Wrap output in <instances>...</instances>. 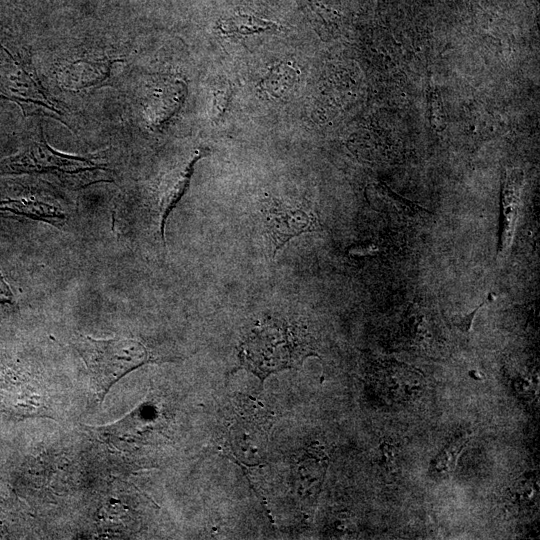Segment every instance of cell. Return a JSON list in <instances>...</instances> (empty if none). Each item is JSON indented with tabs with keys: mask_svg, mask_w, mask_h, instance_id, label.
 I'll list each match as a JSON object with an SVG mask.
<instances>
[{
	"mask_svg": "<svg viewBox=\"0 0 540 540\" xmlns=\"http://www.w3.org/2000/svg\"><path fill=\"white\" fill-rule=\"evenodd\" d=\"M115 60H78L64 66L59 72V82L70 91H81L101 86L111 73Z\"/></svg>",
	"mask_w": 540,
	"mask_h": 540,
	"instance_id": "8",
	"label": "cell"
},
{
	"mask_svg": "<svg viewBox=\"0 0 540 540\" xmlns=\"http://www.w3.org/2000/svg\"><path fill=\"white\" fill-rule=\"evenodd\" d=\"M218 29L224 36H247L278 29V25L249 14H234L220 21Z\"/></svg>",
	"mask_w": 540,
	"mask_h": 540,
	"instance_id": "11",
	"label": "cell"
},
{
	"mask_svg": "<svg viewBox=\"0 0 540 540\" xmlns=\"http://www.w3.org/2000/svg\"><path fill=\"white\" fill-rule=\"evenodd\" d=\"M8 56L0 72V99L15 102L24 114L43 113L60 120L62 112L54 106L42 86L30 59L2 47Z\"/></svg>",
	"mask_w": 540,
	"mask_h": 540,
	"instance_id": "4",
	"label": "cell"
},
{
	"mask_svg": "<svg viewBox=\"0 0 540 540\" xmlns=\"http://www.w3.org/2000/svg\"><path fill=\"white\" fill-rule=\"evenodd\" d=\"M369 201L375 210L400 220L415 219L428 212L420 205L398 195L381 182L370 186Z\"/></svg>",
	"mask_w": 540,
	"mask_h": 540,
	"instance_id": "9",
	"label": "cell"
},
{
	"mask_svg": "<svg viewBox=\"0 0 540 540\" xmlns=\"http://www.w3.org/2000/svg\"><path fill=\"white\" fill-rule=\"evenodd\" d=\"M467 441L468 438L461 437L449 443L431 462L432 470L440 475L452 472Z\"/></svg>",
	"mask_w": 540,
	"mask_h": 540,
	"instance_id": "13",
	"label": "cell"
},
{
	"mask_svg": "<svg viewBox=\"0 0 540 540\" xmlns=\"http://www.w3.org/2000/svg\"><path fill=\"white\" fill-rule=\"evenodd\" d=\"M74 345L100 400L120 378L151 360L146 346L134 338L95 339L80 335Z\"/></svg>",
	"mask_w": 540,
	"mask_h": 540,
	"instance_id": "3",
	"label": "cell"
},
{
	"mask_svg": "<svg viewBox=\"0 0 540 540\" xmlns=\"http://www.w3.org/2000/svg\"><path fill=\"white\" fill-rule=\"evenodd\" d=\"M186 89L183 83H176L173 87L168 88L156 95V99L150 105L151 120L155 125H161L168 121L179 109Z\"/></svg>",
	"mask_w": 540,
	"mask_h": 540,
	"instance_id": "12",
	"label": "cell"
},
{
	"mask_svg": "<svg viewBox=\"0 0 540 540\" xmlns=\"http://www.w3.org/2000/svg\"><path fill=\"white\" fill-rule=\"evenodd\" d=\"M309 350L303 329L280 320L256 325L240 346L245 367L262 379L268 374L293 366Z\"/></svg>",
	"mask_w": 540,
	"mask_h": 540,
	"instance_id": "2",
	"label": "cell"
},
{
	"mask_svg": "<svg viewBox=\"0 0 540 540\" xmlns=\"http://www.w3.org/2000/svg\"><path fill=\"white\" fill-rule=\"evenodd\" d=\"M492 293H489L487 297L478 305L473 311L454 319V325L463 333H468L472 327V323L477 311L483 307V305L491 300Z\"/></svg>",
	"mask_w": 540,
	"mask_h": 540,
	"instance_id": "15",
	"label": "cell"
},
{
	"mask_svg": "<svg viewBox=\"0 0 540 540\" xmlns=\"http://www.w3.org/2000/svg\"><path fill=\"white\" fill-rule=\"evenodd\" d=\"M516 390L520 393L527 394L532 388V383L528 379L520 378L515 383Z\"/></svg>",
	"mask_w": 540,
	"mask_h": 540,
	"instance_id": "17",
	"label": "cell"
},
{
	"mask_svg": "<svg viewBox=\"0 0 540 540\" xmlns=\"http://www.w3.org/2000/svg\"><path fill=\"white\" fill-rule=\"evenodd\" d=\"M382 456L383 458L387 461V462H393L394 459H395V451H394V447L385 443L382 445Z\"/></svg>",
	"mask_w": 540,
	"mask_h": 540,
	"instance_id": "18",
	"label": "cell"
},
{
	"mask_svg": "<svg viewBox=\"0 0 540 540\" xmlns=\"http://www.w3.org/2000/svg\"><path fill=\"white\" fill-rule=\"evenodd\" d=\"M469 376L474 379V380H482L483 379V374L480 373L479 371H476V370H472V371H469Z\"/></svg>",
	"mask_w": 540,
	"mask_h": 540,
	"instance_id": "19",
	"label": "cell"
},
{
	"mask_svg": "<svg viewBox=\"0 0 540 540\" xmlns=\"http://www.w3.org/2000/svg\"><path fill=\"white\" fill-rule=\"evenodd\" d=\"M202 156L201 151L197 150L188 160L166 173L156 185L152 206L162 241L165 239L167 217L187 189L194 165Z\"/></svg>",
	"mask_w": 540,
	"mask_h": 540,
	"instance_id": "6",
	"label": "cell"
},
{
	"mask_svg": "<svg viewBox=\"0 0 540 540\" xmlns=\"http://www.w3.org/2000/svg\"><path fill=\"white\" fill-rule=\"evenodd\" d=\"M13 303V292L6 281L5 277L0 271V304H12Z\"/></svg>",
	"mask_w": 540,
	"mask_h": 540,
	"instance_id": "16",
	"label": "cell"
},
{
	"mask_svg": "<svg viewBox=\"0 0 540 540\" xmlns=\"http://www.w3.org/2000/svg\"><path fill=\"white\" fill-rule=\"evenodd\" d=\"M106 170V164L99 157L73 156L54 150L46 142L42 129L39 136L19 152L0 159V175H51L71 187H83L99 181L98 173Z\"/></svg>",
	"mask_w": 540,
	"mask_h": 540,
	"instance_id": "1",
	"label": "cell"
},
{
	"mask_svg": "<svg viewBox=\"0 0 540 540\" xmlns=\"http://www.w3.org/2000/svg\"><path fill=\"white\" fill-rule=\"evenodd\" d=\"M0 213H10L60 227L66 215L59 208L32 198L6 199L0 201Z\"/></svg>",
	"mask_w": 540,
	"mask_h": 540,
	"instance_id": "10",
	"label": "cell"
},
{
	"mask_svg": "<svg viewBox=\"0 0 540 540\" xmlns=\"http://www.w3.org/2000/svg\"><path fill=\"white\" fill-rule=\"evenodd\" d=\"M538 495L536 483L525 480L520 482L517 487V498L522 504H530L535 502Z\"/></svg>",
	"mask_w": 540,
	"mask_h": 540,
	"instance_id": "14",
	"label": "cell"
},
{
	"mask_svg": "<svg viewBox=\"0 0 540 540\" xmlns=\"http://www.w3.org/2000/svg\"><path fill=\"white\" fill-rule=\"evenodd\" d=\"M261 214L273 257L292 238L322 229L317 212L305 201L289 202L270 196L263 200Z\"/></svg>",
	"mask_w": 540,
	"mask_h": 540,
	"instance_id": "5",
	"label": "cell"
},
{
	"mask_svg": "<svg viewBox=\"0 0 540 540\" xmlns=\"http://www.w3.org/2000/svg\"><path fill=\"white\" fill-rule=\"evenodd\" d=\"M524 186V173L519 168H512L505 172L501 191L500 231L497 248V257L505 259L513 243L521 196Z\"/></svg>",
	"mask_w": 540,
	"mask_h": 540,
	"instance_id": "7",
	"label": "cell"
}]
</instances>
